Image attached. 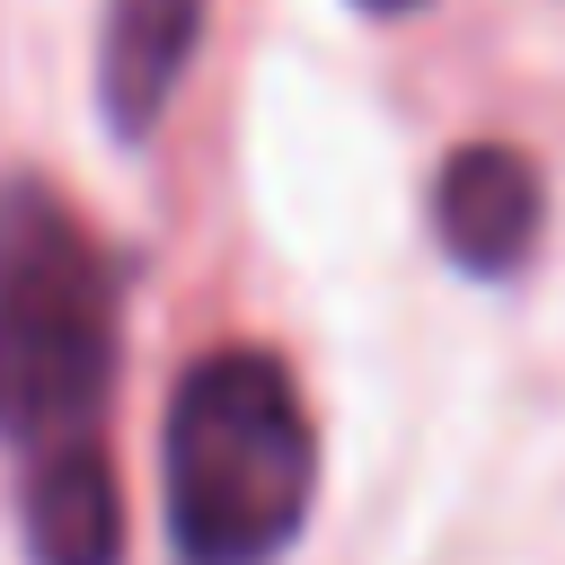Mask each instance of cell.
Segmentation results:
<instances>
[{
  "instance_id": "1",
  "label": "cell",
  "mask_w": 565,
  "mask_h": 565,
  "mask_svg": "<svg viewBox=\"0 0 565 565\" xmlns=\"http://www.w3.org/2000/svg\"><path fill=\"white\" fill-rule=\"evenodd\" d=\"M159 494L185 565H274L318 503V424L265 344L185 362L159 424Z\"/></svg>"
},
{
  "instance_id": "2",
  "label": "cell",
  "mask_w": 565,
  "mask_h": 565,
  "mask_svg": "<svg viewBox=\"0 0 565 565\" xmlns=\"http://www.w3.org/2000/svg\"><path fill=\"white\" fill-rule=\"evenodd\" d=\"M115 256L71 194L0 177V441L18 459L97 441L115 388Z\"/></svg>"
},
{
  "instance_id": "3",
  "label": "cell",
  "mask_w": 565,
  "mask_h": 565,
  "mask_svg": "<svg viewBox=\"0 0 565 565\" xmlns=\"http://www.w3.org/2000/svg\"><path fill=\"white\" fill-rule=\"evenodd\" d=\"M547 230V177L512 141H459L433 177V238L459 274H512Z\"/></svg>"
},
{
  "instance_id": "4",
  "label": "cell",
  "mask_w": 565,
  "mask_h": 565,
  "mask_svg": "<svg viewBox=\"0 0 565 565\" xmlns=\"http://www.w3.org/2000/svg\"><path fill=\"white\" fill-rule=\"evenodd\" d=\"M18 521L35 565H124V486L97 441H53L18 477Z\"/></svg>"
},
{
  "instance_id": "5",
  "label": "cell",
  "mask_w": 565,
  "mask_h": 565,
  "mask_svg": "<svg viewBox=\"0 0 565 565\" xmlns=\"http://www.w3.org/2000/svg\"><path fill=\"white\" fill-rule=\"evenodd\" d=\"M203 9L212 0H106V18H97V97H106L115 141H141L168 115V97H177V79L203 44Z\"/></svg>"
},
{
  "instance_id": "6",
  "label": "cell",
  "mask_w": 565,
  "mask_h": 565,
  "mask_svg": "<svg viewBox=\"0 0 565 565\" xmlns=\"http://www.w3.org/2000/svg\"><path fill=\"white\" fill-rule=\"evenodd\" d=\"M371 18H406V9H424V0H362Z\"/></svg>"
}]
</instances>
